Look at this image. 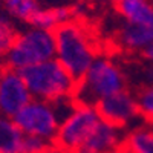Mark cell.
Returning <instances> with one entry per match:
<instances>
[{
	"mask_svg": "<svg viewBox=\"0 0 153 153\" xmlns=\"http://www.w3.org/2000/svg\"><path fill=\"white\" fill-rule=\"evenodd\" d=\"M54 37L55 60L72 75L75 81L81 80L94 60L101 54L91 29L75 19L57 28Z\"/></svg>",
	"mask_w": 153,
	"mask_h": 153,
	"instance_id": "1",
	"label": "cell"
},
{
	"mask_svg": "<svg viewBox=\"0 0 153 153\" xmlns=\"http://www.w3.org/2000/svg\"><path fill=\"white\" fill-rule=\"evenodd\" d=\"M127 86L129 78L123 65L112 55L101 52L83 75V78L76 81L74 100L75 103L95 107L101 100L127 91Z\"/></svg>",
	"mask_w": 153,
	"mask_h": 153,
	"instance_id": "2",
	"label": "cell"
},
{
	"mask_svg": "<svg viewBox=\"0 0 153 153\" xmlns=\"http://www.w3.org/2000/svg\"><path fill=\"white\" fill-rule=\"evenodd\" d=\"M75 106L74 98H66L60 101H42L32 98L25 106L12 121L25 136H35L46 141H54L57 130L63 118Z\"/></svg>",
	"mask_w": 153,
	"mask_h": 153,
	"instance_id": "3",
	"label": "cell"
},
{
	"mask_svg": "<svg viewBox=\"0 0 153 153\" xmlns=\"http://www.w3.org/2000/svg\"><path fill=\"white\" fill-rule=\"evenodd\" d=\"M32 98L42 101H60L74 98L76 81L60 63L52 58L22 71Z\"/></svg>",
	"mask_w": 153,
	"mask_h": 153,
	"instance_id": "4",
	"label": "cell"
},
{
	"mask_svg": "<svg viewBox=\"0 0 153 153\" xmlns=\"http://www.w3.org/2000/svg\"><path fill=\"white\" fill-rule=\"evenodd\" d=\"M52 58H55L54 32L37 26H28L17 32L3 60V66L22 72Z\"/></svg>",
	"mask_w": 153,
	"mask_h": 153,
	"instance_id": "5",
	"label": "cell"
},
{
	"mask_svg": "<svg viewBox=\"0 0 153 153\" xmlns=\"http://www.w3.org/2000/svg\"><path fill=\"white\" fill-rule=\"evenodd\" d=\"M100 121L101 117L94 106L75 103L57 130L52 141L54 150L58 153H80Z\"/></svg>",
	"mask_w": 153,
	"mask_h": 153,
	"instance_id": "6",
	"label": "cell"
},
{
	"mask_svg": "<svg viewBox=\"0 0 153 153\" xmlns=\"http://www.w3.org/2000/svg\"><path fill=\"white\" fill-rule=\"evenodd\" d=\"M32 100L22 72L0 68V115L14 118Z\"/></svg>",
	"mask_w": 153,
	"mask_h": 153,
	"instance_id": "7",
	"label": "cell"
},
{
	"mask_svg": "<svg viewBox=\"0 0 153 153\" xmlns=\"http://www.w3.org/2000/svg\"><path fill=\"white\" fill-rule=\"evenodd\" d=\"M95 109L98 110L101 120L118 129L133 124L139 118L135 94L130 92L129 89L101 100L95 106Z\"/></svg>",
	"mask_w": 153,
	"mask_h": 153,
	"instance_id": "8",
	"label": "cell"
},
{
	"mask_svg": "<svg viewBox=\"0 0 153 153\" xmlns=\"http://www.w3.org/2000/svg\"><path fill=\"white\" fill-rule=\"evenodd\" d=\"M117 46L129 54H139L153 43V23L147 25H130L121 23L115 32Z\"/></svg>",
	"mask_w": 153,
	"mask_h": 153,
	"instance_id": "9",
	"label": "cell"
},
{
	"mask_svg": "<svg viewBox=\"0 0 153 153\" xmlns=\"http://www.w3.org/2000/svg\"><path fill=\"white\" fill-rule=\"evenodd\" d=\"M123 143L121 129L101 120L80 153H113Z\"/></svg>",
	"mask_w": 153,
	"mask_h": 153,
	"instance_id": "10",
	"label": "cell"
},
{
	"mask_svg": "<svg viewBox=\"0 0 153 153\" xmlns=\"http://www.w3.org/2000/svg\"><path fill=\"white\" fill-rule=\"evenodd\" d=\"M76 19V9L69 5H51L42 6L34 16L29 26H37L48 31H55L61 25Z\"/></svg>",
	"mask_w": 153,
	"mask_h": 153,
	"instance_id": "11",
	"label": "cell"
},
{
	"mask_svg": "<svg viewBox=\"0 0 153 153\" xmlns=\"http://www.w3.org/2000/svg\"><path fill=\"white\" fill-rule=\"evenodd\" d=\"M126 153H153V129L150 126H138L123 138L120 146Z\"/></svg>",
	"mask_w": 153,
	"mask_h": 153,
	"instance_id": "12",
	"label": "cell"
},
{
	"mask_svg": "<svg viewBox=\"0 0 153 153\" xmlns=\"http://www.w3.org/2000/svg\"><path fill=\"white\" fill-rule=\"evenodd\" d=\"M42 6V0H2V11L12 22L28 25Z\"/></svg>",
	"mask_w": 153,
	"mask_h": 153,
	"instance_id": "13",
	"label": "cell"
},
{
	"mask_svg": "<svg viewBox=\"0 0 153 153\" xmlns=\"http://www.w3.org/2000/svg\"><path fill=\"white\" fill-rule=\"evenodd\" d=\"M23 133L12 118L0 115V153H20Z\"/></svg>",
	"mask_w": 153,
	"mask_h": 153,
	"instance_id": "14",
	"label": "cell"
},
{
	"mask_svg": "<svg viewBox=\"0 0 153 153\" xmlns=\"http://www.w3.org/2000/svg\"><path fill=\"white\" fill-rule=\"evenodd\" d=\"M135 98L139 118L147 123V126H153V84L139 87L135 94Z\"/></svg>",
	"mask_w": 153,
	"mask_h": 153,
	"instance_id": "15",
	"label": "cell"
},
{
	"mask_svg": "<svg viewBox=\"0 0 153 153\" xmlns=\"http://www.w3.org/2000/svg\"><path fill=\"white\" fill-rule=\"evenodd\" d=\"M17 28L3 11H0V63H3L8 51L17 35Z\"/></svg>",
	"mask_w": 153,
	"mask_h": 153,
	"instance_id": "16",
	"label": "cell"
},
{
	"mask_svg": "<svg viewBox=\"0 0 153 153\" xmlns=\"http://www.w3.org/2000/svg\"><path fill=\"white\" fill-rule=\"evenodd\" d=\"M52 152H55L52 141H46V139H42V138L23 135L20 153H52Z\"/></svg>",
	"mask_w": 153,
	"mask_h": 153,
	"instance_id": "17",
	"label": "cell"
},
{
	"mask_svg": "<svg viewBox=\"0 0 153 153\" xmlns=\"http://www.w3.org/2000/svg\"><path fill=\"white\" fill-rule=\"evenodd\" d=\"M135 81L139 87L152 86L153 84V66L147 65L146 61H143L135 71Z\"/></svg>",
	"mask_w": 153,
	"mask_h": 153,
	"instance_id": "18",
	"label": "cell"
},
{
	"mask_svg": "<svg viewBox=\"0 0 153 153\" xmlns=\"http://www.w3.org/2000/svg\"><path fill=\"white\" fill-rule=\"evenodd\" d=\"M141 60L146 61L147 65H152L153 66V43L150 46H147L143 52H141Z\"/></svg>",
	"mask_w": 153,
	"mask_h": 153,
	"instance_id": "19",
	"label": "cell"
},
{
	"mask_svg": "<svg viewBox=\"0 0 153 153\" xmlns=\"http://www.w3.org/2000/svg\"><path fill=\"white\" fill-rule=\"evenodd\" d=\"M97 2H112V3H113L115 0H97Z\"/></svg>",
	"mask_w": 153,
	"mask_h": 153,
	"instance_id": "20",
	"label": "cell"
},
{
	"mask_svg": "<svg viewBox=\"0 0 153 153\" xmlns=\"http://www.w3.org/2000/svg\"><path fill=\"white\" fill-rule=\"evenodd\" d=\"M113 153H126V152H124V150H121V149H118L117 152H113Z\"/></svg>",
	"mask_w": 153,
	"mask_h": 153,
	"instance_id": "21",
	"label": "cell"
},
{
	"mask_svg": "<svg viewBox=\"0 0 153 153\" xmlns=\"http://www.w3.org/2000/svg\"><path fill=\"white\" fill-rule=\"evenodd\" d=\"M147 2H149V3H150V5L153 6V0H147Z\"/></svg>",
	"mask_w": 153,
	"mask_h": 153,
	"instance_id": "22",
	"label": "cell"
},
{
	"mask_svg": "<svg viewBox=\"0 0 153 153\" xmlns=\"http://www.w3.org/2000/svg\"><path fill=\"white\" fill-rule=\"evenodd\" d=\"M150 127H152V129H153V126H150Z\"/></svg>",
	"mask_w": 153,
	"mask_h": 153,
	"instance_id": "23",
	"label": "cell"
}]
</instances>
